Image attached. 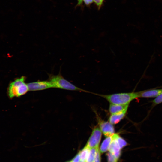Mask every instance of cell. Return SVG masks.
I'll list each match as a JSON object with an SVG mask.
<instances>
[{
    "label": "cell",
    "instance_id": "cell-1",
    "mask_svg": "<svg viewBox=\"0 0 162 162\" xmlns=\"http://www.w3.org/2000/svg\"><path fill=\"white\" fill-rule=\"evenodd\" d=\"M100 95L106 98L110 103L119 105L129 104L133 100L139 98V92Z\"/></svg>",
    "mask_w": 162,
    "mask_h": 162
},
{
    "label": "cell",
    "instance_id": "cell-2",
    "mask_svg": "<svg viewBox=\"0 0 162 162\" xmlns=\"http://www.w3.org/2000/svg\"><path fill=\"white\" fill-rule=\"evenodd\" d=\"M26 80V77L22 76L10 83L8 90V96L10 98L20 97L29 91L27 83L25 82Z\"/></svg>",
    "mask_w": 162,
    "mask_h": 162
},
{
    "label": "cell",
    "instance_id": "cell-3",
    "mask_svg": "<svg viewBox=\"0 0 162 162\" xmlns=\"http://www.w3.org/2000/svg\"><path fill=\"white\" fill-rule=\"evenodd\" d=\"M48 80L53 88L71 91L86 92V91L75 86L64 79L60 74L56 75H51Z\"/></svg>",
    "mask_w": 162,
    "mask_h": 162
},
{
    "label": "cell",
    "instance_id": "cell-4",
    "mask_svg": "<svg viewBox=\"0 0 162 162\" xmlns=\"http://www.w3.org/2000/svg\"><path fill=\"white\" fill-rule=\"evenodd\" d=\"M102 136V132L100 128H95L88 140L86 146L91 148L99 147Z\"/></svg>",
    "mask_w": 162,
    "mask_h": 162
},
{
    "label": "cell",
    "instance_id": "cell-5",
    "mask_svg": "<svg viewBox=\"0 0 162 162\" xmlns=\"http://www.w3.org/2000/svg\"><path fill=\"white\" fill-rule=\"evenodd\" d=\"M29 91H37L45 90L53 87L49 81H39L27 83Z\"/></svg>",
    "mask_w": 162,
    "mask_h": 162
},
{
    "label": "cell",
    "instance_id": "cell-6",
    "mask_svg": "<svg viewBox=\"0 0 162 162\" xmlns=\"http://www.w3.org/2000/svg\"><path fill=\"white\" fill-rule=\"evenodd\" d=\"M100 128L104 135L106 137L112 135L114 134V128L110 122L99 119Z\"/></svg>",
    "mask_w": 162,
    "mask_h": 162
},
{
    "label": "cell",
    "instance_id": "cell-7",
    "mask_svg": "<svg viewBox=\"0 0 162 162\" xmlns=\"http://www.w3.org/2000/svg\"><path fill=\"white\" fill-rule=\"evenodd\" d=\"M121 148L116 139L115 134L112 135V139L108 150L116 158H119L121 154Z\"/></svg>",
    "mask_w": 162,
    "mask_h": 162
},
{
    "label": "cell",
    "instance_id": "cell-8",
    "mask_svg": "<svg viewBox=\"0 0 162 162\" xmlns=\"http://www.w3.org/2000/svg\"><path fill=\"white\" fill-rule=\"evenodd\" d=\"M139 98L156 97L161 93L162 89H153L139 92Z\"/></svg>",
    "mask_w": 162,
    "mask_h": 162
},
{
    "label": "cell",
    "instance_id": "cell-9",
    "mask_svg": "<svg viewBox=\"0 0 162 162\" xmlns=\"http://www.w3.org/2000/svg\"><path fill=\"white\" fill-rule=\"evenodd\" d=\"M129 104L119 105L111 104L109 107V111L112 114H115L127 110Z\"/></svg>",
    "mask_w": 162,
    "mask_h": 162
},
{
    "label": "cell",
    "instance_id": "cell-10",
    "mask_svg": "<svg viewBox=\"0 0 162 162\" xmlns=\"http://www.w3.org/2000/svg\"><path fill=\"white\" fill-rule=\"evenodd\" d=\"M127 111L125 110L119 113L112 114L109 118V122L112 124L118 123L125 116Z\"/></svg>",
    "mask_w": 162,
    "mask_h": 162
},
{
    "label": "cell",
    "instance_id": "cell-11",
    "mask_svg": "<svg viewBox=\"0 0 162 162\" xmlns=\"http://www.w3.org/2000/svg\"><path fill=\"white\" fill-rule=\"evenodd\" d=\"M112 135L106 137L103 141L99 149L101 153H103L108 150L112 139Z\"/></svg>",
    "mask_w": 162,
    "mask_h": 162
},
{
    "label": "cell",
    "instance_id": "cell-12",
    "mask_svg": "<svg viewBox=\"0 0 162 162\" xmlns=\"http://www.w3.org/2000/svg\"><path fill=\"white\" fill-rule=\"evenodd\" d=\"M90 148L86 146L79 152L81 161L86 162L88 156Z\"/></svg>",
    "mask_w": 162,
    "mask_h": 162
},
{
    "label": "cell",
    "instance_id": "cell-13",
    "mask_svg": "<svg viewBox=\"0 0 162 162\" xmlns=\"http://www.w3.org/2000/svg\"><path fill=\"white\" fill-rule=\"evenodd\" d=\"M98 148H90L86 162H94Z\"/></svg>",
    "mask_w": 162,
    "mask_h": 162
},
{
    "label": "cell",
    "instance_id": "cell-14",
    "mask_svg": "<svg viewBox=\"0 0 162 162\" xmlns=\"http://www.w3.org/2000/svg\"><path fill=\"white\" fill-rule=\"evenodd\" d=\"M116 139L121 149L127 146V142L117 134H115Z\"/></svg>",
    "mask_w": 162,
    "mask_h": 162
},
{
    "label": "cell",
    "instance_id": "cell-15",
    "mask_svg": "<svg viewBox=\"0 0 162 162\" xmlns=\"http://www.w3.org/2000/svg\"><path fill=\"white\" fill-rule=\"evenodd\" d=\"M107 156L108 162H117L118 160L110 152L107 153Z\"/></svg>",
    "mask_w": 162,
    "mask_h": 162
},
{
    "label": "cell",
    "instance_id": "cell-16",
    "mask_svg": "<svg viewBox=\"0 0 162 162\" xmlns=\"http://www.w3.org/2000/svg\"><path fill=\"white\" fill-rule=\"evenodd\" d=\"M153 104L155 105L162 103V93L155 97L152 101Z\"/></svg>",
    "mask_w": 162,
    "mask_h": 162
},
{
    "label": "cell",
    "instance_id": "cell-17",
    "mask_svg": "<svg viewBox=\"0 0 162 162\" xmlns=\"http://www.w3.org/2000/svg\"><path fill=\"white\" fill-rule=\"evenodd\" d=\"M101 162V157L99 147H98L97 150L95 157L94 161V162Z\"/></svg>",
    "mask_w": 162,
    "mask_h": 162
},
{
    "label": "cell",
    "instance_id": "cell-18",
    "mask_svg": "<svg viewBox=\"0 0 162 162\" xmlns=\"http://www.w3.org/2000/svg\"><path fill=\"white\" fill-rule=\"evenodd\" d=\"M80 159V154L79 152L75 157L70 161V162H79Z\"/></svg>",
    "mask_w": 162,
    "mask_h": 162
},
{
    "label": "cell",
    "instance_id": "cell-19",
    "mask_svg": "<svg viewBox=\"0 0 162 162\" xmlns=\"http://www.w3.org/2000/svg\"><path fill=\"white\" fill-rule=\"evenodd\" d=\"M82 1L85 2L86 5H88L93 2V0H78V4H80Z\"/></svg>",
    "mask_w": 162,
    "mask_h": 162
},
{
    "label": "cell",
    "instance_id": "cell-20",
    "mask_svg": "<svg viewBox=\"0 0 162 162\" xmlns=\"http://www.w3.org/2000/svg\"><path fill=\"white\" fill-rule=\"evenodd\" d=\"M93 1L100 8L102 4L103 0H93Z\"/></svg>",
    "mask_w": 162,
    "mask_h": 162
},
{
    "label": "cell",
    "instance_id": "cell-21",
    "mask_svg": "<svg viewBox=\"0 0 162 162\" xmlns=\"http://www.w3.org/2000/svg\"><path fill=\"white\" fill-rule=\"evenodd\" d=\"M83 162V161H80V162Z\"/></svg>",
    "mask_w": 162,
    "mask_h": 162
},
{
    "label": "cell",
    "instance_id": "cell-22",
    "mask_svg": "<svg viewBox=\"0 0 162 162\" xmlns=\"http://www.w3.org/2000/svg\"><path fill=\"white\" fill-rule=\"evenodd\" d=\"M66 162H70V161H67Z\"/></svg>",
    "mask_w": 162,
    "mask_h": 162
},
{
    "label": "cell",
    "instance_id": "cell-23",
    "mask_svg": "<svg viewBox=\"0 0 162 162\" xmlns=\"http://www.w3.org/2000/svg\"><path fill=\"white\" fill-rule=\"evenodd\" d=\"M104 0H103V1Z\"/></svg>",
    "mask_w": 162,
    "mask_h": 162
}]
</instances>
